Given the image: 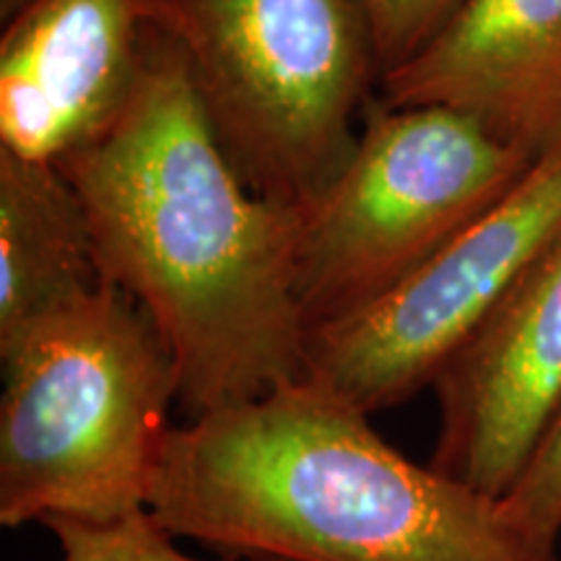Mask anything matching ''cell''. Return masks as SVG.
<instances>
[{
    "label": "cell",
    "mask_w": 561,
    "mask_h": 561,
    "mask_svg": "<svg viewBox=\"0 0 561 561\" xmlns=\"http://www.w3.org/2000/svg\"><path fill=\"white\" fill-rule=\"evenodd\" d=\"M380 102L442 104L541 157L561 138V0H462L380 79Z\"/></svg>",
    "instance_id": "9"
},
{
    "label": "cell",
    "mask_w": 561,
    "mask_h": 561,
    "mask_svg": "<svg viewBox=\"0 0 561 561\" xmlns=\"http://www.w3.org/2000/svg\"><path fill=\"white\" fill-rule=\"evenodd\" d=\"M536 159L466 112L375 100L339 178L305 214L297 294L310 331L401 284Z\"/></svg>",
    "instance_id": "5"
},
{
    "label": "cell",
    "mask_w": 561,
    "mask_h": 561,
    "mask_svg": "<svg viewBox=\"0 0 561 561\" xmlns=\"http://www.w3.org/2000/svg\"><path fill=\"white\" fill-rule=\"evenodd\" d=\"M507 510L538 541L559 546L561 536V403L523 473L502 496Z\"/></svg>",
    "instance_id": "12"
},
{
    "label": "cell",
    "mask_w": 561,
    "mask_h": 561,
    "mask_svg": "<svg viewBox=\"0 0 561 561\" xmlns=\"http://www.w3.org/2000/svg\"><path fill=\"white\" fill-rule=\"evenodd\" d=\"M24 3H26V0H0V5H3V21L13 16V13H16Z\"/></svg>",
    "instance_id": "14"
},
{
    "label": "cell",
    "mask_w": 561,
    "mask_h": 561,
    "mask_svg": "<svg viewBox=\"0 0 561 561\" xmlns=\"http://www.w3.org/2000/svg\"><path fill=\"white\" fill-rule=\"evenodd\" d=\"M60 170L87 208L104 280L128 291L170 346L187 419L307 375L305 214L244 182L157 21L128 104Z\"/></svg>",
    "instance_id": "1"
},
{
    "label": "cell",
    "mask_w": 561,
    "mask_h": 561,
    "mask_svg": "<svg viewBox=\"0 0 561 561\" xmlns=\"http://www.w3.org/2000/svg\"><path fill=\"white\" fill-rule=\"evenodd\" d=\"M0 525L112 520L149 507L178 364L121 286L0 335Z\"/></svg>",
    "instance_id": "3"
},
{
    "label": "cell",
    "mask_w": 561,
    "mask_h": 561,
    "mask_svg": "<svg viewBox=\"0 0 561 561\" xmlns=\"http://www.w3.org/2000/svg\"><path fill=\"white\" fill-rule=\"evenodd\" d=\"M102 280L87 208L60 164L0 149V335Z\"/></svg>",
    "instance_id": "10"
},
{
    "label": "cell",
    "mask_w": 561,
    "mask_h": 561,
    "mask_svg": "<svg viewBox=\"0 0 561 561\" xmlns=\"http://www.w3.org/2000/svg\"><path fill=\"white\" fill-rule=\"evenodd\" d=\"M153 30L151 0H26L0 37V149L60 164L121 115Z\"/></svg>",
    "instance_id": "8"
},
{
    "label": "cell",
    "mask_w": 561,
    "mask_h": 561,
    "mask_svg": "<svg viewBox=\"0 0 561 561\" xmlns=\"http://www.w3.org/2000/svg\"><path fill=\"white\" fill-rule=\"evenodd\" d=\"M60 546V561H203L180 549L153 512L138 510L112 520L53 517L42 523ZM271 561V559H248Z\"/></svg>",
    "instance_id": "11"
},
{
    "label": "cell",
    "mask_w": 561,
    "mask_h": 561,
    "mask_svg": "<svg viewBox=\"0 0 561 561\" xmlns=\"http://www.w3.org/2000/svg\"><path fill=\"white\" fill-rule=\"evenodd\" d=\"M149 510L248 559L561 561L502 496L405 458L312 375L172 426Z\"/></svg>",
    "instance_id": "2"
},
{
    "label": "cell",
    "mask_w": 561,
    "mask_h": 561,
    "mask_svg": "<svg viewBox=\"0 0 561 561\" xmlns=\"http://www.w3.org/2000/svg\"><path fill=\"white\" fill-rule=\"evenodd\" d=\"M561 234V138L504 198L362 310L312 328L307 375L375 416L432 388Z\"/></svg>",
    "instance_id": "6"
},
{
    "label": "cell",
    "mask_w": 561,
    "mask_h": 561,
    "mask_svg": "<svg viewBox=\"0 0 561 561\" xmlns=\"http://www.w3.org/2000/svg\"><path fill=\"white\" fill-rule=\"evenodd\" d=\"M216 138L263 198L307 214L380 83L362 0H151Z\"/></svg>",
    "instance_id": "4"
},
{
    "label": "cell",
    "mask_w": 561,
    "mask_h": 561,
    "mask_svg": "<svg viewBox=\"0 0 561 561\" xmlns=\"http://www.w3.org/2000/svg\"><path fill=\"white\" fill-rule=\"evenodd\" d=\"M430 466L504 496L561 403V234L512 284L432 385Z\"/></svg>",
    "instance_id": "7"
},
{
    "label": "cell",
    "mask_w": 561,
    "mask_h": 561,
    "mask_svg": "<svg viewBox=\"0 0 561 561\" xmlns=\"http://www.w3.org/2000/svg\"><path fill=\"white\" fill-rule=\"evenodd\" d=\"M375 37L380 79L411 60L462 0H362Z\"/></svg>",
    "instance_id": "13"
}]
</instances>
